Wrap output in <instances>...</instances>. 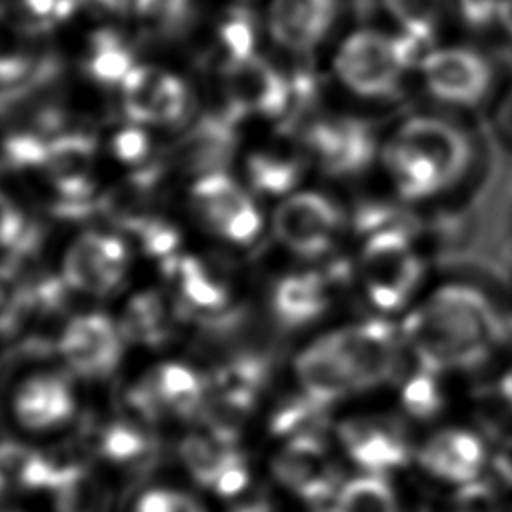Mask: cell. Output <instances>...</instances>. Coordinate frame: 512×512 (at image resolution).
Masks as SVG:
<instances>
[{
    "label": "cell",
    "instance_id": "obj_3",
    "mask_svg": "<svg viewBox=\"0 0 512 512\" xmlns=\"http://www.w3.org/2000/svg\"><path fill=\"white\" fill-rule=\"evenodd\" d=\"M360 212L356 228L360 248L354 264V280L374 314L402 316L426 290V254L410 226L388 218L382 210Z\"/></svg>",
    "mask_w": 512,
    "mask_h": 512
},
{
    "label": "cell",
    "instance_id": "obj_15",
    "mask_svg": "<svg viewBox=\"0 0 512 512\" xmlns=\"http://www.w3.org/2000/svg\"><path fill=\"white\" fill-rule=\"evenodd\" d=\"M74 394L62 374L44 372L26 378L14 396L16 420L28 430H50L74 414Z\"/></svg>",
    "mask_w": 512,
    "mask_h": 512
},
{
    "label": "cell",
    "instance_id": "obj_6",
    "mask_svg": "<svg viewBox=\"0 0 512 512\" xmlns=\"http://www.w3.org/2000/svg\"><path fill=\"white\" fill-rule=\"evenodd\" d=\"M300 140L304 156L336 178L358 176L372 164H378L382 142L366 120L340 114L310 120Z\"/></svg>",
    "mask_w": 512,
    "mask_h": 512
},
{
    "label": "cell",
    "instance_id": "obj_4",
    "mask_svg": "<svg viewBox=\"0 0 512 512\" xmlns=\"http://www.w3.org/2000/svg\"><path fill=\"white\" fill-rule=\"evenodd\" d=\"M426 48L406 34L382 28H358L336 48L332 68L338 82L358 98L390 100L416 76Z\"/></svg>",
    "mask_w": 512,
    "mask_h": 512
},
{
    "label": "cell",
    "instance_id": "obj_41",
    "mask_svg": "<svg viewBox=\"0 0 512 512\" xmlns=\"http://www.w3.org/2000/svg\"><path fill=\"white\" fill-rule=\"evenodd\" d=\"M246 484H248V470L244 468L242 462H238V464L230 466V468L216 480V484H214L212 488H214L218 494H222V496H234V494H238Z\"/></svg>",
    "mask_w": 512,
    "mask_h": 512
},
{
    "label": "cell",
    "instance_id": "obj_46",
    "mask_svg": "<svg viewBox=\"0 0 512 512\" xmlns=\"http://www.w3.org/2000/svg\"><path fill=\"white\" fill-rule=\"evenodd\" d=\"M236 512H270L264 504H246L242 508H238Z\"/></svg>",
    "mask_w": 512,
    "mask_h": 512
},
{
    "label": "cell",
    "instance_id": "obj_29",
    "mask_svg": "<svg viewBox=\"0 0 512 512\" xmlns=\"http://www.w3.org/2000/svg\"><path fill=\"white\" fill-rule=\"evenodd\" d=\"M248 178L254 190L262 194H284L300 178V160L272 152L252 154L248 158Z\"/></svg>",
    "mask_w": 512,
    "mask_h": 512
},
{
    "label": "cell",
    "instance_id": "obj_24",
    "mask_svg": "<svg viewBox=\"0 0 512 512\" xmlns=\"http://www.w3.org/2000/svg\"><path fill=\"white\" fill-rule=\"evenodd\" d=\"M180 458L202 486H214L230 466L242 462L230 444L202 434H190L180 442Z\"/></svg>",
    "mask_w": 512,
    "mask_h": 512
},
{
    "label": "cell",
    "instance_id": "obj_13",
    "mask_svg": "<svg viewBox=\"0 0 512 512\" xmlns=\"http://www.w3.org/2000/svg\"><path fill=\"white\" fill-rule=\"evenodd\" d=\"M348 456L370 474H384L408 462V442L402 428L386 418H354L338 428Z\"/></svg>",
    "mask_w": 512,
    "mask_h": 512
},
{
    "label": "cell",
    "instance_id": "obj_27",
    "mask_svg": "<svg viewBox=\"0 0 512 512\" xmlns=\"http://www.w3.org/2000/svg\"><path fill=\"white\" fill-rule=\"evenodd\" d=\"M382 2L396 30L406 34L420 46L428 48V42L434 38L440 24L442 0H382Z\"/></svg>",
    "mask_w": 512,
    "mask_h": 512
},
{
    "label": "cell",
    "instance_id": "obj_14",
    "mask_svg": "<svg viewBox=\"0 0 512 512\" xmlns=\"http://www.w3.org/2000/svg\"><path fill=\"white\" fill-rule=\"evenodd\" d=\"M336 10V0H272L270 32L280 46L310 52L326 38Z\"/></svg>",
    "mask_w": 512,
    "mask_h": 512
},
{
    "label": "cell",
    "instance_id": "obj_40",
    "mask_svg": "<svg viewBox=\"0 0 512 512\" xmlns=\"http://www.w3.org/2000/svg\"><path fill=\"white\" fill-rule=\"evenodd\" d=\"M492 126L500 140L512 148V84L500 90L494 100Z\"/></svg>",
    "mask_w": 512,
    "mask_h": 512
},
{
    "label": "cell",
    "instance_id": "obj_28",
    "mask_svg": "<svg viewBox=\"0 0 512 512\" xmlns=\"http://www.w3.org/2000/svg\"><path fill=\"white\" fill-rule=\"evenodd\" d=\"M446 374L412 362V370L400 380V404L414 418H432L444 406L442 378Z\"/></svg>",
    "mask_w": 512,
    "mask_h": 512
},
{
    "label": "cell",
    "instance_id": "obj_30",
    "mask_svg": "<svg viewBox=\"0 0 512 512\" xmlns=\"http://www.w3.org/2000/svg\"><path fill=\"white\" fill-rule=\"evenodd\" d=\"M150 450V440L130 424H110L100 436V452L112 462L130 464L142 460Z\"/></svg>",
    "mask_w": 512,
    "mask_h": 512
},
{
    "label": "cell",
    "instance_id": "obj_19",
    "mask_svg": "<svg viewBox=\"0 0 512 512\" xmlns=\"http://www.w3.org/2000/svg\"><path fill=\"white\" fill-rule=\"evenodd\" d=\"M236 136L232 128V114L202 118L176 144V162L200 176L222 172L224 164L234 152Z\"/></svg>",
    "mask_w": 512,
    "mask_h": 512
},
{
    "label": "cell",
    "instance_id": "obj_20",
    "mask_svg": "<svg viewBox=\"0 0 512 512\" xmlns=\"http://www.w3.org/2000/svg\"><path fill=\"white\" fill-rule=\"evenodd\" d=\"M146 380L164 410H172L182 416L200 414V408L206 400V380L192 368L166 362Z\"/></svg>",
    "mask_w": 512,
    "mask_h": 512
},
{
    "label": "cell",
    "instance_id": "obj_38",
    "mask_svg": "<svg viewBox=\"0 0 512 512\" xmlns=\"http://www.w3.org/2000/svg\"><path fill=\"white\" fill-rule=\"evenodd\" d=\"M114 156L122 162H140L148 152V136L138 128H124L112 138Z\"/></svg>",
    "mask_w": 512,
    "mask_h": 512
},
{
    "label": "cell",
    "instance_id": "obj_10",
    "mask_svg": "<svg viewBox=\"0 0 512 512\" xmlns=\"http://www.w3.org/2000/svg\"><path fill=\"white\" fill-rule=\"evenodd\" d=\"M122 332L104 314L72 318L60 338L58 352L72 372L84 378L110 376L122 358Z\"/></svg>",
    "mask_w": 512,
    "mask_h": 512
},
{
    "label": "cell",
    "instance_id": "obj_35",
    "mask_svg": "<svg viewBox=\"0 0 512 512\" xmlns=\"http://www.w3.org/2000/svg\"><path fill=\"white\" fill-rule=\"evenodd\" d=\"M24 312L26 308L18 282L0 268V334L12 332Z\"/></svg>",
    "mask_w": 512,
    "mask_h": 512
},
{
    "label": "cell",
    "instance_id": "obj_21",
    "mask_svg": "<svg viewBox=\"0 0 512 512\" xmlns=\"http://www.w3.org/2000/svg\"><path fill=\"white\" fill-rule=\"evenodd\" d=\"M190 200L198 216L216 232L232 214L250 202L244 190L224 172L200 176L190 192Z\"/></svg>",
    "mask_w": 512,
    "mask_h": 512
},
{
    "label": "cell",
    "instance_id": "obj_36",
    "mask_svg": "<svg viewBox=\"0 0 512 512\" xmlns=\"http://www.w3.org/2000/svg\"><path fill=\"white\" fill-rule=\"evenodd\" d=\"M260 224H262V218H260V212L258 208L252 204V200L248 204H244L236 214H232L224 224L222 228L218 230V234H222L224 238L232 240V242H238V244H246L250 242L258 230H260Z\"/></svg>",
    "mask_w": 512,
    "mask_h": 512
},
{
    "label": "cell",
    "instance_id": "obj_8",
    "mask_svg": "<svg viewBox=\"0 0 512 512\" xmlns=\"http://www.w3.org/2000/svg\"><path fill=\"white\" fill-rule=\"evenodd\" d=\"M224 88L232 114L280 116L292 102H300L308 86L300 78L288 82L272 64L252 54L242 60L226 62Z\"/></svg>",
    "mask_w": 512,
    "mask_h": 512
},
{
    "label": "cell",
    "instance_id": "obj_1",
    "mask_svg": "<svg viewBox=\"0 0 512 512\" xmlns=\"http://www.w3.org/2000/svg\"><path fill=\"white\" fill-rule=\"evenodd\" d=\"M398 328L406 358L446 376L484 366L506 338L496 300L464 280L426 288L400 316Z\"/></svg>",
    "mask_w": 512,
    "mask_h": 512
},
{
    "label": "cell",
    "instance_id": "obj_7",
    "mask_svg": "<svg viewBox=\"0 0 512 512\" xmlns=\"http://www.w3.org/2000/svg\"><path fill=\"white\" fill-rule=\"evenodd\" d=\"M348 226V214L320 192L290 194L274 214L276 238L302 258L326 256Z\"/></svg>",
    "mask_w": 512,
    "mask_h": 512
},
{
    "label": "cell",
    "instance_id": "obj_18",
    "mask_svg": "<svg viewBox=\"0 0 512 512\" xmlns=\"http://www.w3.org/2000/svg\"><path fill=\"white\" fill-rule=\"evenodd\" d=\"M422 466L450 482H472L484 464L482 440L462 428L434 434L420 450Z\"/></svg>",
    "mask_w": 512,
    "mask_h": 512
},
{
    "label": "cell",
    "instance_id": "obj_11",
    "mask_svg": "<svg viewBox=\"0 0 512 512\" xmlns=\"http://www.w3.org/2000/svg\"><path fill=\"white\" fill-rule=\"evenodd\" d=\"M272 474L310 504H324L336 492L338 472L326 444L314 432L296 434L274 458Z\"/></svg>",
    "mask_w": 512,
    "mask_h": 512
},
{
    "label": "cell",
    "instance_id": "obj_34",
    "mask_svg": "<svg viewBox=\"0 0 512 512\" xmlns=\"http://www.w3.org/2000/svg\"><path fill=\"white\" fill-rule=\"evenodd\" d=\"M28 244H34L32 230L12 200L0 192V246L18 250Z\"/></svg>",
    "mask_w": 512,
    "mask_h": 512
},
{
    "label": "cell",
    "instance_id": "obj_37",
    "mask_svg": "<svg viewBox=\"0 0 512 512\" xmlns=\"http://www.w3.org/2000/svg\"><path fill=\"white\" fill-rule=\"evenodd\" d=\"M452 512H500V504L488 484L466 482L454 498Z\"/></svg>",
    "mask_w": 512,
    "mask_h": 512
},
{
    "label": "cell",
    "instance_id": "obj_25",
    "mask_svg": "<svg viewBox=\"0 0 512 512\" xmlns=\"http://www.w3.org/2000/svg\"><path fill=\"white\" fill-rule=\"evenodd\" d=\"M132 68L134 62L128 46L112 30L96 32L86 56L88 76L104 86L122 84Z\"/></svg>",
    "mask_w": 512,
    "mask_h": 512
},
{
    "label": "cell",
    "instance_id": "obj_33",
    "mask_svg": "<svg viewBox=\"0 0 512 512\" xmlns=\"http://www.w3.org/2000/svg\"><path fill=\"white\" fill-rule=\"evenodd\" d=\"M130 228L140 238L142 250L156 258H170L178 246V230L158 218H138Z\"/></svg>",
    "mask_w": 512,
    "mask_h": 512
},
{
    "label": "cell",
    "instance_id": "obj_39",
    "mask_svg": "<svg viewBox=\"0 0 512 512\" xmlns=\"http://www.w3.org/2000/svg\"><path fill=\"white\" fill-rule=\"evenodd\" d=\"M502 2L504 0H458V10L468 26L486 28L498 22Z\"/></svg>",
    "mask_w": 512,
    "mask_h": 512
},
{
    "label": "cell",
    "instance_id": "obj_2",
    "mask_svg": "<svg viewBox=\"0 0 512 512\" xmlns=\"http://www.w3.org/2000/svg\"><path fill=\"white\" fill-rule=\"evenodd\" d=\"M474 144L462 124L440 114L402 118L380 142L378 166L400 202L438 200L464 182Z\"/></svg>",
    "mask_w": 512,
    "mask_h": 512
},
{
    "label": "cell",
    "instance_id": "obj_31",
    "mask_svg": "<svg viewBox=\"0 0 512 512\" xmlns=\"http://www.w3.org/2000/svg\"><path fill=\"white\" fill-rule=\"evenodd\" d=\"M218 36L228 58L226 62L242 60L254 54V24L250 14H246L244 10L232 12L220 24Z\"/></svg>",
    "mask_w": 512,
    "mask_h": 512
},
{
    "label": "cell",
    "instance_id": "obj_9",
    "mask_svg": "<svg viewBox=\"0 0 512 512\" xmlns=\"http://www.w3.org/2000/svg\"><path fill=\"white\" fill-rule=\"evenodd\" d=\"M126 264V246L118 236L84 232L64 256L62 280L74 290L102 296L120 284Z\"/></svg>",
    "mask_w": 512,
    "mask_h": 512
},
{
    "label": "cell",
    "instance_id": "obj_42",
    "mask_svg": "<svg viewBox=\"0 0 512 512\" xmlns=\"http://www.w3.org/2000/svg\"><path fill=\"white\" fill-rule=\"evenodd\" d=\"M174 494V490H150L140 498L136 512H174Z\"/></svg>",
    "mask_w": 512,
    "mask_h": 512
},
{
    "label": "cell",
    "instance_id": "obj_44",
    "mask_svg": "<svg viewBox=\"0 0 512 512\" xmlns=\"http://www.w3.org/2000/svg\"><path fill=\"white\" fill-rule=\"evenodd\" d=\"M498 24L506 32L508 38H512V0H504L498 14Z\"/></svg>",
    "mask_w": 512,
    "mask_h": 512
},
{
    "label": "cell",
    "instance_id": "obj_17",
    "mask_svg": "<svg viewBox=\"0 0 512 512\" xmlns=\"http://www.w3.org/2000/svg\"><path fill=\"white\" fill-rule=\"evenodd\" d=\"M294 372L302 394L322 408L356 394L350 378L324 336L310 342L296 356Z\"/></svg>",
    "mask_w": 512,
    "mask_h": 512
},
{
    "label": "cell",
    "instance_id": "obj_22",
    "mask_svg": "<svg viewBox=\"0 0 512 512\" xmlns=\"http://www.w3.org/2000/svg\"><path fill=\"white\" fill-rule=\"evenodd\" d=\"M256 392L244 388H216L200 408V418L208 426L210 436L224 444H234L240 436L242 424L252 412Z\"/></svg>",
    "mask_w": 512,
    "mask_h": 512
},
{
    "label": "cell",
    "instance_id": "obj_23",
    "mask_svg": "<svg viewBox=\"0 0 512 512\" xmlns=\"http://www.w3.org/2000/svg\"><path fill=\"white\" fill-rule=\"evenodd\" d=\"M120 332L130 342L158 346L170 334L168 310L160 294L140 292L136 294L124 310Z\"/></svg>",
    "mask_w": 512,
    "mask_h": 512
},
{
    "label": "cell",
    "instance_id": "obj_16",
    "mask_svg": "<svg viewBox=\"0 0 512 512\" xmlns=\"http://www.w3.org/2000/svg\"><path fill=\"white\" fill-rule=\"evenodd\" d=\"M334 276L318 270L290 274L276 282L272 312L280 326L302 328L324 316L332 304Z\"/></svg>",
    "mask_w": 512,
    "mask_h": 512
},
{
    "label": "cell",
    "instance_id": "obj_5",
    "mask_svg": "<svg viewBox=\"0 0 512 512\" xmlns=\"http://www.w3.org/2000/svg\"><path fill=\"white\" fill-rule=\"evenodd\" d=\"M416 78L432 102L470 110L492 96L496 70L488 54L474 46L440 44L422 52Z\"/></svg>",
    "mask_w": 512,
    "mask_h": 512
},
{
    "label": "cell",
    "instance_id": "obj_12",
    "mask_svg": "<svg viewBox=\"0 0 512 512\" xmlns=\"http://www.w3.org/2000/svg\"><path fill=\"white\" fill-rule=\"evenodd\" d=\"M124 110L134 122L170 124L188 110V88L184 82L152 66H134L124 78Z\"/></svg>",
    "mask_w": 512,
    "mask_h": 512
},
{
    "label": "cell",
    "instance_id": "obj_26",
    "mask_svg": "<svg viewBox=\"0 0 512 512\" xmlns=\"http://www.w3.org/2000/svg\"><path fill=\"white\" fill-rule=\"evenodd\" d=\"M332 512H400L390 484L380 474L350 480L334 498Z\"/></svg>",
    "mask_w": 512,
    "mask_h": 512
},
{
    "label": "cell",
    "instance_id": "obj_43",
    "mask_svg": "<svg viewBox=\"0 0 512 512\" xmlns=\"http://www.w3.org/2000/svg\"><path fill=\"white\" fill-rule=\"evenodd\" d=\"M494 466H496L498 474H500L508 484H512V438L506 440V442L500 446V450H498V454H496V460H494Z\"/></svg>",
    "mask_w": 512,
    "mask_h": 512
},
{
    "label": "cell",
    "instance_id": "obj_32",
    "mask_svg": "<svg viewBox=\"0 0 512 512\" xmlns=\"http://www.w3.org/2000/svg\"><path fill=\"white\" fill-rule=\"evenodd\" d=\"M190 0H136L134 8L154 32H174L186 22Z\"/></svg>",
    "mask_w": 512,
    "mask_h": 512
},
{
    "label": "cell",
    "instance_id": "obj_45",
    "mask_svg": "<svg viewBox=\"0 0 512 512\" xmlns=\"http://www.w3.org/2000/svg\"><path fill=\"white\" fill-rule=\"evenodd\" d=\"M498 390H500V396L508 402V406L512 408V366L502 374L500 378V384H498Z\"/></svg>",
    "mask_w": 512,
    "mask_h": 512
}]
</instances>
